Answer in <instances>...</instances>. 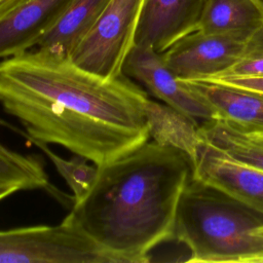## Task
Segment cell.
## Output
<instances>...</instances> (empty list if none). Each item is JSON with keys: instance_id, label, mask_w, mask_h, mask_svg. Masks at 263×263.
<instances>
[{"instance_id": "cell-24", "label": "cell", "mask_w": 263, "mask_h": 263, "mask_svg": "<svg viewBox=\"0 0 263 263\" xmlns=\"http://www.w3.org/2000/svg\"><path fill=\"white\" fill-rule=\"evenodd\" d=\"M262 138H263V136H262Z\"/></svg>"}, {"instance_id": "cell-18", "label": "cell", "mask_w": 263, "mask_h": 263, "mask_svg": "<svg viewBox=\"0 0 263 263\" xmlns=\"http://www.w3.org/2000/svg\"><path fill=\"white\" fill-rule=\"evenodd\" d=\"M218 76L263 77V27L248 39L238 61Z\"/></svg>"}, {"instance_id": "cell-16", "label": "cell", "mask_w": 263, "mask_h": 263, "mask_svg": "<svg viewBox=\"0 0 263 263\" xmlns=\"http://www.w3.org/2000/svg\"><path fill=\"white\" fill-rule=\"evenodd\" d=\"M0 181L16 184L22 190L48 186V178L39 158L20 154L3 145H0Z\"/></svg>"}, {"instance_id": "cell-5", "label": "cell", "mask_w": 263, "mask_h": 263, "mask_svg": "<svg viewBox=\"0 0 263 263\" xmlns=\"http://www.w3.org/2000/svg\"><path fill=\"white\" fill-rule=\"evenodd\" d=\"M143 2L110 0L91 30L69 54L71 61L103 78L123 74V64L135 44Z\"/></svg>"}, {"instance_id": "cell-19", "label": "cell", "mask_w": 263, "mask_h": 263, "mask_svg": "<svg viewBox=\"0 0 263 263\" xmlns=\"http://www.w3.org/2000/svg\"><path fill=\"white\" fill-rule=\"evenodd\" d=\"M208 80L216 81L219 83L240 87L263 93V77H252V76H216L205 78Z\"/></svg>"}, {"instance_id": "cell-20", "label": "cell", "mask_w": 263, "mask_h": 263, "mask_svg": "<svg viewBox=\"0 0 263 263\" xmlns=\"http://www.w3.org/2000/svg\"><path fill=\"white\" fill-rule=\"evenodd\" d=\"M26 0H0V18L20 6Z\"/></svg>"}, {"instance_id": "cell-1", "label": "cell", "mask_w": 263, "mask_h": 263, "mask_svg": "<svg viewBox=\"0 0 263 263\" xmlns=\"http://www.w3.org/2000/svg\"><path fill=\"white\" fill-rule=\"evenodd\" d=\"M147 100L126 75L103 78L48 49L0 61V106L30 142L63 146L96 165L148 142Z\"/></svg>"}, {"instance_id": "cell-22", "label": "cell", "mask_w": 263, "mask_h": 263, "mask_svg": "<svg viewBox=\"0 0 263 263\" xmlns=\"http://www.w3.org/2000/svg\"><path fill=\"white\" fill-rule=\"evenodd\" d=\"M254 233H255L256 235H259V236L263 237V225L260 226V227H258V228L255 230Z\"/></svg>"}, {"instance_id": "cell-11", "label": "cell", "mask_w": 263, "mask_h": 263, "mask_svg": "<svg viewBox=\"0 0 263 263\" xmlns=\"http://www.w3.org/2000/svg\"><path fill=\"white\" fill-rule=\"evenodd\" d=\"M221 119L250 135L263 136V93L208 79L183 80Z\"/></svg>"}, {"instance_id": "cell-6", "label": "cell", "mask_w": 263, "mask_h": 263, "mask_svg": "<svg viewBox=\"0 0 263 263\" xmlns=\"http://www.w3.org/2000/svg\"><path fill=\"white\" fill-rule=\"evenodd\" d=\"M122 73L142 84L153 97L193 120L217 118L214 110L168 68L162 53L151 47L134 45L125 59Z\"/></svg>"}, {"instance_id": "cell-8", "label": "cell", "mask_w": 263, "mask_h": 263, "mask_svg": "<svg viewBox=\"0 0 263 263\" xmlns=\"http://www.w3.org/2000/svg\"><path fill=\"white\" fill-rule=\"evenodd\" d=\"M191 163L192 177L263 214V171L233 159L201 139Z\"/></svg>"}, {"instance_id": "cell-9", "label": "cell", "mask_w": 263, "mask_h": 263, "mask_svg": "<svg viewBox=\"0 0 263 263\" xmlns=\"http://www.w3.org/2000/svg\"><path fill=\"white\" fill-rule=\"evenodd\" d=\"M203 0H144L135 44L164 52L197 29Z\"/></svg>"}, {"instance_id": "cell-2", "label": "cell", "mask_w": 263, "mask_h": 263, "mask_svg": "<svg viewBox=\"0 0 263 263\" xmlns=\"http://www.w3.org/2000/svg\"><path fill=\"white\" fill-rule=\"evenodd\" d=\"M97 166L88 192L68 215L123 263L149 262L153 249L174 238L179 200L192 176L189 156L148 141Z\"/></svg>"}, {"instance_id": "cell-21", "label": "cell", "mask_w": 263, "mask_h": 263, "mask_svg": "<svg viewBox=\"0 0 263 263\" xmlns=\"http://www.w3.org/2000/svg\"><path fill=\"white\" fill-rule=\"evenodd\" d=\"M20 190H22V187L16 184L0 181V200Z\"/></svg>"}, {"instance_id": "cell-7", "label": "cell", "mask_w": 263, "mask_h": 263, "mask_svg": "<svg viewBox=\"0 0 263 263\" xmlns=\"http://www.w3.org/2000/svg\"><path fill=\"white\" fill-rule=\"evenodd\" d=\"M248 39L195 30L162 52L168 68L181 80H197L226 72L241 57Z\"/></svg>"}, {"instance_id": "cell-10", "label": "cell", "mask_w": 263, "mask_h": 263, "mask_svg": "<svg viewBox=\"0 0 263 263\" xmlns=\"http://www.w3.org/2000/svg\"><path fill=\"white\" fill-rule=\"evenodd\" d=\"M72 0H26L0 18V59L36 46Z\"/></svg>"}, {"instance_id": "cell-25", "label": "cell", "mask_w": 263, "mask_h": 263, "mask_svg": "<svg viewBox=\"0 0 263 263\" xmlns=\"http://www.w3.org/2000/svg\"><path fill=\"white\" fill-rule=\"evenodd\" d=\"M0 145H1V144H0Z\"/></svg>"}, {"instance_id": "cell-12", "label": "cell", "mask_w": 263, "mask_h": 263, "mask_svg": "<svg viewBox=\"0 0 263 263\" xmlns=\"http://www.w3.org/2000/svg\"><path fill=\"white\" fill-rule=\"evenodd\" d=\"M262 27L260 0H203L196 30L249 39Z\"/></svg>"}, {"instance_id": "cell-23", "label": "cell", "mask_w": 263, "mask_h": 263, "mask_svg": "<svg viewBox=\"0 0 263 263\" xmlns=\"http://www.w3.org/2000/svg\"><path fill=\"white\" fill-rule=\"evenodd\" d=\"M260 1H261V2H262V4H263V0H260Z\"/></svg>"}, {"instance_id": "cell-13", "label": "cell", "mask_w": 263, "mask_h": 263, "mask_svg": "<svg viewBox=\"0 0 263 263\" xmlns=\"http://www.w3.org/2000/svg\"><path fill=\"white\" fill-rule=\"evenodd\" d=\"M110 0H72L37 47L69 55L91 30Z\"/></svg>"}, {"instance_id": "cell-3", "label": "cell", "mask_w": 263, "mask_h": 263, "mask_svg": "<svg viewBox=\"0 0 263 263\" xmlns=\"http://www.w3.org/2000/svg\"><path fill=\"white\" fill-rule=\"evenodd\" d=\"M263 214L191 176L179 200L174 238L188 262L263 263Z\"/></svg>"}, {"instance_id": "cell-4", "label": "cell", "mask_w": 263, "mask_h": 263, "mask_svg": "<svg viewBox=\"0 0 263 263\" xmlns=\"http://www.w3.org/2000/svg\"><path fill=\"white\" fill-rule=\"evenodd\" d=\"M0 263H123L68 215L60 224L0 230Z\"/></svg>"}, {"instance_id": "cell-17", "label": "cell", "mask_w": 263, "mask_h": 263, "mask_svg": "<svg viewBox=\"0 0 263 263\" xmlns=\"http://www.w3.org/2000/svg\"><path fill=\"white\" fill-rule=\"evenodd\" d=\"M39 147L51 160L58 173L66 181L73 192L74 201L80 200L89 190L98 172V166L87 163V159L76 155L72 159H65L52 152L47 144L32 142Z\"/></svg>"}, {"instance_id": "cell-14", "label": "cell", "mask_w": 263, "mask_h": 263, "mask_svg": "<svg viewBox=\"0 0 263 263\" xmlns=\"http://www.w3.org/2000/svg\"><path fill=\"white\" fill-rule=\"evenodd\" d=\"M145 116L149 135L153 141L175 147L186 153L190 160L200 140L195 120L183 115L166 104L148 98L145 105Z\"/></svg>"}, {"instance_id": "cell-15", "label": "cell", "mask_w": 263, "mask_h": 263, "mask_svg": "<svg viewBox=\"0 0 263 263\" xmlns=\"http://www.w3.org/2000/svg\"><path fill=\"white\" fill-rule=\"evenodd\" d=\"M199 138L233 159L263 171V138L242 133L221 119L198 126Z\"/></svg>"}]
</instances>
